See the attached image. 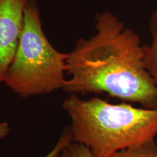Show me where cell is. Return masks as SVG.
<instances>
[{
  "mask_svg": "<svg viewBox=\"0 0 157 157\" xmlns=\"http://www.w3.org/2000/svg\"><path fill=\"white\" fill-rule=\"evenodd\" d=\"M96 34L79 39L68 53L62 89L70 94L106 93L157 109V87L146 70L140 37L109 12L95 16Z\"/></svg>",
  "mask_w": 157,
  "mask_h": 157,
  "instance_id": "obj_1",
  "label": "cell"
},
{
  "mask_svg": "<svg viewBox=\"0 0 157 157\" xmlns=\"http://www.w3.org/2000/svg\"><path fill=\"white\" fill-rule=\"evenodd\" d=\"M63 109L71 121L73 142L85 146L93 157H111L157 137V109L113 104L99 98L83 100L76 94L64 100Z\"/></svg>",
  "mask_w": 157,
  "mask_h": 157,
  "instance_id": "obj_2",
  "label": "cell"
},
{
  "mask_svg": "<svg viewBox=\"0 0 157 157\" xmlns=\"http://www.w3.org/2000/svg\"><path fill=\"white\" fill-rule=\"evenodd\" d=\"M68 53L59 52L42 30L36 0H28L16 54L7 70L6 85L22 98L44 95L63 88Z\"/></svg>",
  "mask_w": 157,
  "mask_h": 157,
  "instance_id": "obj_3",
  "label": "cell"
},
{
  "mask_svg": "<svg viewBox=\"0 0 157 157\" xmlns=\"http://www.w3.org/2000/svg\"><path fill=\"white\" fill-rule=\"evenodd\" d=\"M28 0H0V86L15 58Z\"/></svg>",
  "mask_w": 157,
  "mask_h": 157,
  "instance_id": "obj_4",
  "label": "cell"
},
{
  "mask_svg": "<svg viewBox=\"0 0 157 157\" xmlns=\"http://www.w3.org/2000/svg\"><path fill=\"white\" fill-rule=\"evenodd\" d=\"M148 27L151 41L149 44L143 45L144 63L157 87V9L151 15Z\"/></svg>",
  "mask_w": 157,
  "mask_h": 157,
  "instance_id": "obj_5",
  "label": "cell"
},
{
  "mask_svg": "<svg viewBox=\"0 0 157 157\" xmlns=\"http://www.w3.org/2000/svg\"><path fill=\"white\" fill-rule=\"evenodd\" d=\"M111 157H157L156 140L117 152Z\"/></svg>",
  "mask_w": 157,
  "mask_h": 157,
  "instance_id": "obj_6",
  "label": "cell"
},
{
  "mask_svg": "<svg viewBox=\"0 0 157 157\" xmlns=\"http://www.w3.org/2000/svg\"><path fill=\"white\" fill-rule=\"evenodd\" d=\"M61 157H93L87 147L80 143L71 142L65 147Z\"/></svg>",
  "mask_w": 157,
  "mask_h": 157,
  "instance_id": "obj_7",
  "label": "cell"
},
{
  "mask_svg": "<svg viewBox=\"0 0 157 157\" xmlns=\"http://www.w3.org/2000/svg\"><path fill=\"white\" fill-rule=\"evenodd\" d=\"M71 142H73L72 134L70 127H68V128H66L63 131L62 134L60 135V137H59L58 142L55 145L53 148L48 154L43 157H59L65 147L68 146Z\"/></svg>",
  "mask_w": 157,
  "mask_h": 157,
  "instance_id": "obj_8",
  "label": "cell"
},
{
  "mask_svg": "<svg viewBox=\"0 0 157 157\" xmlns=\"http://www.w3.org/2000/svg\"><path fill=\"white\" fill-rule=\"evenodd\" d=\"M10 131L11 129L9 124L6 121H1L0 122V140L8 136Z\"/></svg>",
  "mask_w": 157,
  "mask_h": 157,
  "instance_id": "obj_9",
  "label": "cell"
}]
</instances>
